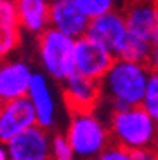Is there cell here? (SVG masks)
Instances as JSON below:
<instances>
[{
    "mask_svg": "<svg viewBox=\"0 0 158 160\" xmlns=\"http://www.w3.org/2000/svg\"><path fill=\"white\" fill-rule=\"evenodd\" d=\"M155 148L158 150V134H156V139H155Z\"/></svg>",
    "mask_w": 158,
    "mask_h": 160,
    "instance_id": "cb8c5ba5",
    "label": "cell"
},
{
    "mask_svg": "<svg viewBox=\"0 0 158 160\" xmlns=\"http://www.w3.org/2000/svg\"><path fill=\"white\" fill-rule=\"evenodd\" d=\"M131 35L158 42V0H127L122 7Z\"/></svg>",
    "mask_w": 158,
    "mask_h": 160,
    "instance_id": "9c48e42d",
    "label": "cell"
},
{
    "mask_svg": "<svg viewBox=\"0 0 158 160\" xmlns=\"http://www.w3.org/2000/svg\"><path fill=\"white\" fill-rule=\"evenodd\" d=\"M150 77L151 68L148 63L116 58L108 73L101 78L103 104H108L110 110L139 106Z\"/></svg>",
    "mask_w": 158,
    "mask_h": 160,
    "instance_id": "6da1fadb",
    "label": "cell"
},
{
    "mask_svg": "<svg viewBox=\"0 0 158 160\" xmlns=\"http://www.w3.org/2000/svg\"><path fill=\"white\" fill-rule=\"evenodd\" d=\"M129 35H131V32L127 26L123 11H120V9H113V11L104 12L101 16L91 18L87 37L104 45L116 58L122 52Z\"/></svg>",
    "mask_w": 158,
    "mask_h": 160,
    "instance_id": "8992f818",
    "label": "cell"
},
{
    "mask_svg": "<svg viewBox=\"0 0 158 160\" xmlns=\"http://www.w3.org/2000/svg\"><path fill=\"white\" fill-rule=\"evenodd\" d=\"M108 125H110L111 143L122 148L139 152L155 146L158 124L141 104L110 110Z\"/></svg>",
    "mask_w": 158,
    "mask_h": 160,
    "instance_id": "7a4b0ae2",
    "label": "cell"
},
{
    "mask_svg": "<svg viewBox=\"0 0 158 160\" xmlns=\"http://www.w3.org/2000/svg\"><path fill=\"white\" fill-rule=\"evenodd\" d=\"M51 77H47L42 70L35 72L30 91H28V98L35 108L38 125L49 131L54 129L57 124V99H56V92L51 85Z\"/></svg>",
    "mask_w": 158,
    "mask_h": 160,
    "instance_id": "7c38bea8",
    "label": "cell"
},
{
    "mask_svg": "<svg viewBox=\"0 0 158 160\" xmlns=\"http://www.w3.org/2000/svg\"><path fill=\"white\" fill-rule=\"evenodd\" d=\"M52 2H56V0H52Z\"/></svg>",
    "mask_w": 158,
    "mask_h": 160,
    "instance_id": "d4e9b609",
    "label": "cell"
},
{
    "mask_svg": "<svg viewBox=\"0 0 158 160\" xmlns=\"http://www.w3.org/2000/svg\"><path fill=\"white\" fill-rule=\"evenodd\" d=\"M38 124L37 113L28 96L2 101L0 106V139L7 143L19 132Z\"/></svg>",
    "mask_w": 158,
    "mask_h": 160,
    "instance_id": "30bf717a",
    "label": "cell"
},
{
    "mask_svg": "<svg viewBox=\"0 0 158 160\" xmlns=\"http://www.w3.org/2000/svg\"><path fill=\"white\" fill-rule=\"evenodd\" d=\"M35 70L23 58H4L0 66V99L9 101L28 96Z\"/></svg>",
    "mask_w": 158,
    "mask_h": 160,
    "instance_id": "8fae6325",
    "label": "cell"
},
{
    "mask_svg": "<svg viewBox=\"0 0 158 160\" xmlns=\"http://www.w3.org/2000/svg\"><path fill=\"white\" fill-rule=\"evenodd\" d=\"M132 153H134V160H158V150L155 146L139 150V152H132Z\"/></svg>",
    "mask_w": 158,
    "mask_h": 160,
    "instance_id": "44dd1931",
    "label": "cell"
},
{
    "mask_svg": "<svg viewBox=\"0 0 158 160\" xmlns=\"http://www.w3.org/2000/svg\"><path fill=\"white\" fill-rule=\"evenodd\" d=\"M141 106L156 120V124H158V72H151L150 82H148V87H146V92H144Z\"/></svg>",
    "mask_w": 158,
    "mask_h": 160,
    "instance_id": "e0dca14e",
    "label": "cell"
},
{
    "mask_svg": "<svg viewBox=\"0 0 158 160\" xmlns=\"http://www.w3.org/2000/svg\"><path fill=\"white\" fill-rule=\"evenodd\" d=\"M51 160H78L64 134H52Z\"/></svg>",
    "mask_w": 158,
    "mask_h": 160,
    "instance_id": "d6986e66",
    "label": "cell"
},
{
    "mask_svg": "<svg viewBox=\"0 0 158 160\" xmlns=\"http://www.w3.org/2000/svg\"><path fill=\"white\" fill-rule=\"evenodd\" d=\"M64 136L78 160H96L111 144L110 125L96 110L70 112Z\"/></svg>",
    "mask_w": 158,
    "mask_h": 160,
    "instance_id": "3957f363",
    "label": "cell"
},
{
    "mask_svg": "<svg viewBox=\"0 0 158 160\" xmlns=\"http://www.w3.org/2000/svg\"><path fill=\"white\" fill-rule=\"evenodd\" d=\"M9 160H51L52 134L42 125H33L2 143Z\"/></svg>",
    "mask_w": 158,
    "mask_h": 160,
    "instance_id": "5b68a950",
    "label": "cell"
},
{
    "mask_svg": "<svg viewBox=\"0 0 158 160\" xmlns=\"http://www.w3.org/2000/svg\"><path fill=\"white\" fill-rule=\"evenodd\" d=\"M23 32L38 37L51 26L52 0H14Z\"/></svg>",
    "mask_w": 158,
    "mask_h": 160,
    "instance_id": "5bb4252c",
    "label": "cell"
},
{
    "mask_svg": "<svg viewBox=\"0 0 158 160\" xmlns=\"http://www.w3.org/2000/svg\"><path fill=\"white\" fill-rule=\"evenodd\" d=\"M116 56L108 51L104 45L92 40L91 37H80L77 38L75 45V73L83 77L99 80L103 78L115 63Z\"/></svg>",
    "mask_w": 158,
    "mask_h": 160,
    "instance_id": "52a82bcc",
    "label": "cell"
},
{
    "mask_svg": "<svg viewBox=\"0 0 158 160\" xmlns=\"http://www.w3.org/2000/svg\"><path fill=\"white\" fill-rule=\"evenodd\" d=\"M0 160H9V155H7V152H5L4 146L0 148Z\"/></svg>",
    "mask_w": 158,
    "mask_h": 160,
    "instance_id": "603a6c76",
    "label": "cell"
},
{
    "mask_svg": "<svg viewBox=\"0 0 158 160\" xmlns=\"http://www.w3.org/2000/svg\"><path fill=\"white\" fill-rule=\"evenodd\" d=\"M89 18L101 16L104 12L118 9V0H75Z\"/></svg>",
    "mask_w": 158,
    "mask_h": 160,
    "instance_id": "ac0fdd59",
    "label": "cell"
},
{
    "mask_svg": "<svg viewBox=\"0 0 158 160\" xmlns=\"http://www.w3.org/2000/svg\"><path fill=\"white\" fill-rule=\"evenodd\" d=\"M96 160H134V153H132L131 150L122 148L118 144L111 143Z\"/></svg>",
    "mask_w": 158,
    "mask_h": 160,
    "instance_id": "ffe728a7",
    "label": "cell"
},
{
    "mask_svg": "<svg viewBox=\"0 0 158 160\" xmlns=\"http://www.w3.org/2000/svg\"><path fill=\"white\" fill-rule=\"evenodd\" d=\"M151 49H153V45L150 42L139 38V37L129 35V38H127V42L123 45L122 52L118 54V58L131 59V61H139V63H148Z\"/></svg>",
    "mask_w": 158,
    "mask_h": 160,
    "instance_id": "2e32d148",
    "label": "cell"
},
{
    "mask_svg": "<svg viewBox=\"0 0 158 160\" xmlns=\"http://www.w3.org/2000/svg\"><path fill=\"white\" fill-rule=\"evenodd\" d=\"M148 64H150L151 72H158V42H156V44H153V49H151Z\"/></svg>",
    "mask_w": 158,
    "mask_h": 160,
    "instance_id": "7402d4cb",
    "label": "cell"
},
{
    "mask_svg": "<svg viewBox=\"0 0 158 160\" xmlns=\"http://www.w3.org/2000/svg\"><path fill=\"white\" fill-rule=\"evenodd\" d=\"M77 38L49 26L37 37V56L42 72L52 82L63 84L75 73Z\"/></svg>",
    "mask_w": 158,
    "mask_h": 160,
    "instance_id": "277c9868",
    "label": "cell"
},
{
    "mask_svg": "<svg viewBox=\"0 0 158 160\" xmlns=\"http://www.w3.org/2000/svg\"><path fill=\"white\" fill-rule=\"evenodd\" d=\"M91 18L75 0H56L51 7V26L73 38L87 35Z\"/></svg>",
    "mask_w": 158,
    "mask_h": 160,
    "instance_id": "4fadbf2b",
    "label": "cell"
},
{
    "mask_svg": "<svg viewBox=\"0 0 158 160\" xmlns=\"http://www.w3.org/2000/svg\"><path fill=\"white\" fill-rule=\"evenodd\" d=\"M21 23L14 0H0V54L9 58L21 44Z\"/></svg>",
    "mask_w": 158,
    "mask_h": 160,
    "instance_id": "9a60e30c",
    "label": "cell"
},
{
    "mask_svg": "<svg viewBox=\"0 0 158 160\" xmlns=\"http://www.w3.org/2000/svg\"><path fill=\"white\" fill-rule=\"evenodd\" d=\"M61 96L68 112H89L103 104L101 82L80 73H73L61 84Z\"/></svg>",
    "mask_w": 158,
    "mask_h": 160,
    "instance_id": "ba28073f",
    "label": "cell"
}]
</instances>
